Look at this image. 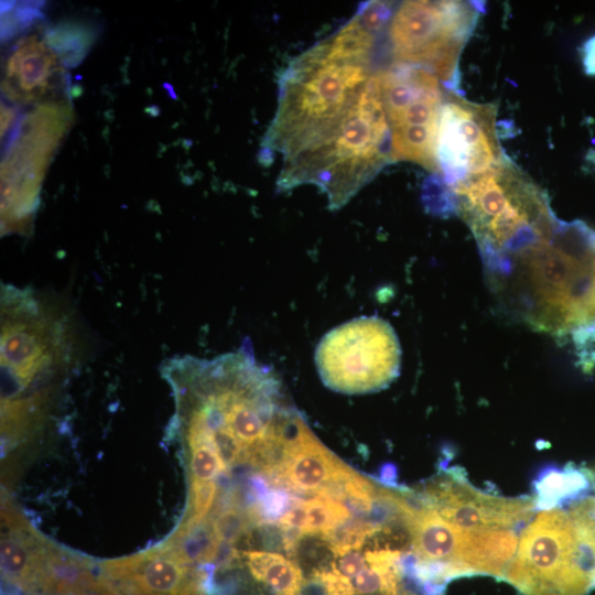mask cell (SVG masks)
I'll list each match as a JSON object with an SVG mask.
<instances>
[{"mask_svg":"<svg viewBox=\"0 0 595 595\" xmlns=\"http://www.w3.org/2000/svg\"><path fill=\"white\" fill-rule=\"evenodd\" d=\"M479 10L466 1H403L388 25L394 63L422 67L457 87L458 60Z\"/></svg>","mask_w":595,"mask_h":595,"instance_id":"8992f818","label":"cell"},{"mask_svg":"<svg viewBox=\"0 0 595 595\" xmlns=\"http://www.w3.org/2000/svg\"><path fill=\"white\" fill-rule=\"evenodd\" d=\"M345 464L317 439L289 452L280 469L284 489L295 493H313L325 487Z\"/></svg>","mask_w":595,"mask_h":595,"instance_id":"2e32d148","label":"cell"},{"mask_svg":"<svg viewBox=\"0 0 595 595\" xmlns=\"http://www.w3.org/2000/svg\"><path fill=\"white\" fill-rule=\"evenodd\" d=\"M415 490L442 519L463 530H519L536 510L532 497L506 498L478 490L458 467L441 472Z\"/></svg>","mask_w":595,"mask_h":595,"instance_id":"30bf717a","label":"cell"},{"mask_svg":"<svg viewBox=\"0 0 595 595\" xmlns=\"http://www.w3.org/2000/svg\"><path fill=\"white\" fill-rule=\"evenodd\" d=\"M120 589L99 570L97 561L89 562L64 583L55 595H119Z\"/></svg>","mask_w":595,"mask_h":595,"instance_id":"ac0fdd59","label":"cell"},{"mask_svg":"<svg viewBox=\"0 0 595 595\" xmlns=\"http://www.w3.org/2000/svg\"><path fill=\"white\" fill-rule=\"evenodd\" d=\"M518 532L509 528L467 530L461 559L463 576L489 575L504 581L518 549Z\"/></svg>","mask_w":595,"mask_h":595,"instance_id":"9a60e30c","label":"cell"},{"mask_svg":"<svg viewBox=\"0 0 595 595\" xmlns=\"http://www.w3.org/2000/svg\"><path fill=\"white\" fill-rule=\"evenodd\" d=\"M595 488V470L565 466L563 469H548L534 483L536 510L559 507L564 501H575Z\"/></svg>","mask_w":595,"mask_h":595,"instance_id":"e0dca14e","label":"cell"},{"mask_svg":"<svg viewBox=\"0 0 595 595\" xmlns=\"http://www.w3.org/2000/svg\"><path fill=\"white\" fill-rule=\"evenodd\" d=\"M97 564L126 595H216L210 570L187 565L160 542Z\"/></svg>","mask_w":595,"mask_h":595,"instance_id":"7c38bea8","label":"cell"},{"mask_svg":"<svg viewBox=\"0 0 595 595\" xmlns=\"http://www.w3.org/2000/svg\"><path fill=\"white\" fill-rule=\"evenodd\" d=\"M67 318L33 290H1V435L6 448L40 425L44 386L67 369Z\"/></svg>","mask_w":595,"mask_h":595,"instance_id":"3957f363","label":"cell"},{"mask_svg":"<svg viewBox=\"0 0 595 595\" xmlns=\"http://www.w3.org/2000/svg\"><path fill=\"white\" fill-rule=\"evenodd\" d=\"M335 569L343 575L351 578L367 567V561L358 550H351L336 558Z\"/></svg>","mask_w":595,"mask_h":595,"instance_id":"ffe728a7","label":"cell"},{"mask_svg":"<svg viewBox=\"0 0 595 595\" xmlns=\"http://www.w3.org/2000/svg\"><path fill=\"white\" fill-rule=\"evenodd\" d=\"M570 515L595 563V495L574 501L570 507Z\"/></svg>","mask_w":595,"mask_h":595,"instance_id":"d6986e66","label":"cell"},{"mask_svg":"<svg viewBox=\"0 0 595 595\" xmlns=\"http://www.w3.org/2000/svg\"><path fill=\"white\" fill-rule=\"evenodd\" d=\"M397 467L391 463H386L378 472L377 479L383 485L394 486L397 484Z\"/></svg>","mask_w":595,"mask_h":595,"instance_id":"7402d4cb","label":"cell"},{"mask_svg":"<svg viewBox=\"0 0 595 595\" xmlns=\"http://www.w3.org/2000/svg\"><path fill=\"white\" fill-rule=\"evenodd\" d=\"M587 160H589V162L595 165V149L588 153Z\"/></svg>","mask_w":595,"mask_h":595,"instance_id":"603a6c76","label":"cell"},{"mask_svg":"<svg viewBox=\"0 0 595 595\" xmlns=\"http://www.w3.org/2000/svg\"><path fill=\"white\" fill-rule=\"evenodd\" d=\"M376 37L356 19L295 57L279 80L278 108L262 156L282 164L332 138L348 119L372 74Z\"/></svg>","mask_w":595,"mask_h":595,"instance_id":"6da1fadb","label":"cell"},{"mask_svg":"<svg viewBox=\"0 0 595 595\" xmlns=\"http://www.w3.org/2000/svg\"><path fill=\"white\" fill-rule=\"evenodd\" d=\"M504 581L521 595H587L595 588L594 559L569 513L540 510L521 531Z\"/></svg>","mask_w":595,"mask_h":595,"instance_id":"5b68a950","label":"cell"},{"mask_svg":"<svg viewBox=\"0 0 595 595\" xmlns=\"http://www.w3.org/2000/svg\"><path fill=\"white\" fill-rule=\"evenodd\" d=\"M328 388L366 393L389 386L400 374L401 347L393 327L379 316H361L327 332L314 354Z\"/></svg>","mask_w":595,"mask_h":595,"instance_id":"52a82bcc","label":"cell"},{"mask_svg":"<svg viewBox=\"0 0 595 595\" xmlns=\"http://www.w3.org/2000/svg\"><path fill=\"white\" fill-rule=\"evenodd\" d=\"M582 62L586 74L595 75V35L588 39L582 47Z\"/></svg>","mask_w":595,"mask_h":595,"instance_id":"44dd1931","label":"cell"},{"mask_svg":"<svg viewBox=\"0 0 595 595\" xmlns=\"http://www.w3.org/2000/svg\"><path fill=\"white\" fill-rule=\"evenodd\" d=\"M378 80L392 162L409 161L439 175L437 133L444 99L440 80L422 67L397 63L378 71Z\"/></svg>","mask_w":595,"mask_h":595,"instance_id":"ba28073f","label":"cell"},{"mask_svg":"<svg viewBox=\"0 0 595 595\" xmlns=\"http://www.w3.org/2000/svg\"><path fill=\"white\" fill-rule=\"evenodd\" d=\"M497 106L444 95L437 133L440 176L447 187L485 173L507 156L496 128Z\"/></svg>","mask_w":595,"mask_h":595,"instance_id":"9c48e42d","label":"cell"},{"mask_svg":"<svg viewBox=\"0 0 595 595\" xmlns=\"http://www.w3.org/2000/svg\"><path fill=\"white\" fill-rule=\"evenodd\" d=\"M1 519L2 583L15 595H53L66 549L41 536L8 499Z\"/></svg>","mask_w":595,"mask_h":595,"instance_id":"8fae6325","label":"cell"},{"mask_svg":"<svg viewBox=\"0 0 595 595\" xmlns=\"http://www.w3.org/2000/svg\"><path fill=\"white\" fill-rule=\"evenodd\" d=\"M485 268L502 302L539 331L595 318V230L582 221H560L550 236Z\"/></svg>","mask_w":595,"mask_h":595,"instance_id":"7a4b0ae2","label":"cell"},{"mask_svg":"<svg viewBox=\"0 0 595 595\" xmlns=\"http://www.w3.org/2000/svg\"><path fill=\"white\" fill-rule=\"evenodd\" d=\"M20 42L7 64L4 91L11 99L31 100L51 88L50 79L58 73L55 56L36 37Z\"/></svg>","mask_w":595,"mask_h":595,"instance_id":"5bb4252c","label":"cell"},{"mask_svg":"<svg viewBox=\"0 0 595 595\" xmlns=\"http://www.w3.org/2000/svg\"><path fill=\"white\" fill-rule=\"evenodd\" d=\"M448 190L453 208L470 228L485 267L550 236L560 224L545 192L508 158Z\"/></svg>","mask_w":595,"mask_h":595,"instance_id":"277c9868","label":"cell"},{"mask_svg":"<svg viewBox=\"0 0 595 595\" xmlns=\"http://www.w3.org/2000/svg\"><path fill=\"white\" fill-rule=\"evenodd\" d=\"M411 529L413 551L421 561L444 566L452 580L463 576L461 559L467 530L446 522L425 502L414 511Z\"/></svg>","mask_w":595,"mask_h":595,"instance_id":"4fadbf2b","label":"cell"}]
</instances>
